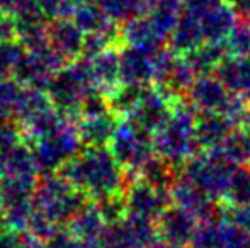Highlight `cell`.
I'll return each instance as SVG.
<instances>
[{
    "label": "cell",
    "instance_id": "obj_1",
    "mask_svg": "<svg viewBox=\"0 0 250 248\" xmlns=\"http://www.w3.org/2000/svg\"><path fill=\"white\" fill-rule=\"evenodd\" d=\"M235 2V10L238 9V12L244 16H250V0H233Z\"/></svg>",
    "mask_w": 250,
    "mask_h": 248
}]
</instances>
